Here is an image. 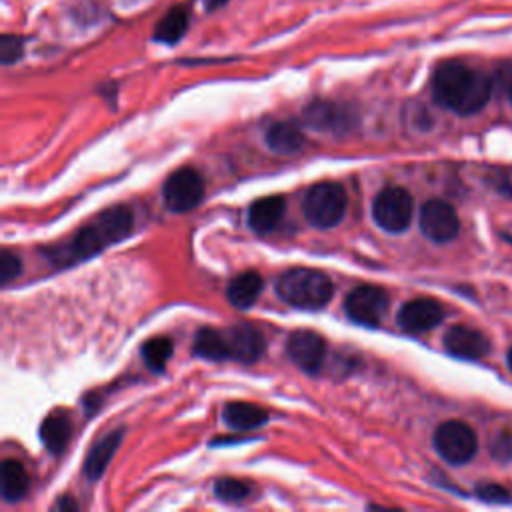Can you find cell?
<instances>
[{
    "label": "cell",
    "mask_w": 512,
    "mask_h": 512,
    "mask_svg": "<svg viewBox=\"0 0 512 512\" xmlns=\"http://www.w3.org/2000/svg\"><path fill=\"white\" fill-rule=\"evenodd\" d=\"M476 496L486 500V502H492V504H504V502H510V494L504 486L500 484H480L476 486Z\"/></svg>",
    "instance_id": "obj_28"
},
{
    "label": "cell",
    "mask_w": 512,
    "mask_h": 512,
    "mask_svg": "<svg viewBox=\"0 0 512 512\" xmlns=\"http://www.w3.org/2000/svg\"><path fill=\"white\" fill-rule=\"evenodd\" d=\"M286 200L282 196H264L250 204L248 226L258 234L272 232L284 216Z\"/></svg>",
    "instance_id": "obj_15"
},
{
    "label": "cell",
    "mask_w": 512,
    "mask_h": 512,
    "mask_svg": "<svg viewBox=\"0 0 512 512\" xmlns=\"http://www.w3.org/2000/svg\"><path fill=\"white\" fill-rule=\"evenodd\" d=\"M508 366H510V370H512V348H510V352H508Z\"/></svg>",
    "instance_id": "obj_32"
},
{
    "label": "cell",
    "mask_w": 512,
    "mask_h": 512,
    "mask_svg": "<svg viewBox=\"0 0 512 512\" xmlns=\"http://www.w3.org/2000/svg\"><path fill=\"white\" fill-rule=\"evenodd\" d=\"M188 28V16L182 8H172L168 14L160 18L154 30V40L164 42V44H174L178 42Z\"/></svg>",
    "instance_id": "obj_23"
},
{
    "label": "cell",
    "mask_w": 512,
    "mask_h": 512,
    "mask_svg": "<svg viewBox=\"0 0 512 512\" xmlns=\"http://www.w3.org/2000/svg\"><path fill=\"white\" fill-rule=\"evenodd\" d=\"M204 2V6H206V10H214V8H218V6H222V4H226L228 0H202Z\"/></svg>",
    "instance_id": "obj_30"
},
{
    "label": "cell",
    "mask_w": 512,
    "mask_h": 512,
    "mask_svg": "<svg viewBox=\"0 0 512 512\" xmlns=\"http://www.w3.org/2000/svg\"><path fill=\"white\" fill-rule=\"evenodd\" d=\"M224 340H226V354L228 360H236L242 364L256 362L264 352V336L250 324H236L230 328H224Z\"/></svg>",
    "instance_id": "obj_12"
},
{
    "label": "cell",
    "mask_w": 512,
    "mask_h": 512,
    "mask_svg": "<svg viewBox=\"0 0 512 512\" xmlns=\"http://www.w3.org/2000/svg\"><path fill=\"white\" fill-rule=\"evenodd\" d=\"M162 198L166 208L172 212L194 210L204 198V180L200 172L192 166H182L174 170L164 180Z\"/></svg>",
    "instance_id": "obj_7"
},
{
    "label": "cell",
    "mask_w": 512,
    "mask_h": 512,
    "mask_svg": "<svg viewBox=\"0 0 512 512\" xmlns=\"http://www.w3.org/2000/svg\"><path fill=\"white\" fill-rule=\"evenodd\" d=\"M414 214V200L408 190L400 186H388L380 190L372 202V218L386 232H404Z\"/></svg>",
    "instance_id": "obj_5"
},
{
    "label": "cell",
    "mask_w": 512,
    "mask_h": 512,
    "mask_svg": "<svg viewBox=\"0 0 512 512\" xmlns=\"http://www.w3.org/2000/svg\"><path fill=\"white\" fill-rule=\"evenodd\" d=\"M264 288V280L256 270H246L234 276L226 288V298L236 308H250Z\"/></svg>",
    "instance_id": "obj_16"
},
{
    "label": "cell",
    "mask_w": 512,
    "mask_h": 512,
    "mask_svg": "<svg viewBox=\"0 0 512 512\" xmlns=\"http://www.w3.org/2000/svg\"><path fill=\"white\" fill-rule=\"evenodd\" d=\"M304 120L314 130L334 132V134L350 130L352 126V116L346 108L334 102H324V100H316L310 106H306Z\"/></svg>",
    "instance_id": "obj_14"
},
{
    "label": "cell",
    "mask_w": 512,
    "mask_h": 512,
    "mask_svg": "<svg viewBox=\"0 0 512 512\" xmlns=\"http://www.w3.org/2000/svg\"><path fill=\"white\" fill-rule=\"evenodd\" d=\"M252 486L238 478H220L214 484V494L224 502H240L250 496Z\"/></svg>",
    "instance_id": "obj_25"
},
{
    "label": "cell",
    "mask_w": 512,
    "mask_h": 512,
    "mask_svg": "<svg viewBox=\"0 0 512 512\" xmlns=\"http://www.w3.org/2000/svg\"><path fill=\"white\" fill-rule=\"evenodd\" d=\"M492 94V80L462 64L444 62L434 70L432 96L442 106L456 114H474L486 106Z\"/></svg>",
    "instance_id": "obj_2"
},
{
    "label": "cell",
    "mask_w": 512,
    "mask_h": 512,
    "mask_svg": "<svg viewBox=\"0 0 512 512\" xmlns=\"http://www.w3.org/2000/svg\"><path fill=\"white\" fill-rule=\"evenodd\" d=\"M286 352L298 368L316 374L326 358V340L314 330H294L288 336Z\"/></svg>",
    "instance_id": "obj_10"
},
{
    "label": "cell",
    "mask_w": 512,
    "mask_h": 512,
    "mask_svg": "<svg viewBox=\"0 0 512 512\" xmlns=\"http://www.w3.org/2000/svg\"><path fill=\"white\" fill-rule=\"evenodd\" d=\"M388 302H390V298L382 288L362 284V286L354 288L352 292H348V296L344 300V312L356 324L376 326L382 320V316L386 314Z\"/></svg>",
    "instance_id": "obj_8"
},
{
    "label": "cell",
    "mask_w": 512,
    "mask_h": 512,
    "mask_svg": "<svg viewBox=\"0 0 512 512\" xmlns=\"http://www.w3.org/2000/svg\"><path fill=\"white\" fill-rule=\"evenodd\" d=\"M0 484H2V498L6 502L20 500L30 486V478L26 468L18 460H4L0 468Z\"/></svg>",
    "instance_id": "obj_21"
},
{
    "label": "cell",
    "mask_w": 512,
    "mask_h": 512,
    "mask_svg": "<svg viewBox=\"0 0 512 512\" xmlns=\"http://www.w3.org/2000/svg\"><path fill=\"white\" fill-rule=\"evenodd\" d=\"M172 340L170 338H164V336H156V338H150L148 342H144L142 346V358L146 362V366L154 372H162L166 362L170 360L172 356Z\"/></svg>",
    "instance_id": "obj_24"
},
{
    "label": "cell",
    "mask_w": 512,
    "mask_h": 512,
    "mask_svg": "<svg viewBox=\"0 0 512 512\" xmlns=\"http://www.w3.org/2000/svg\"><path fill=\"white\" fill-rule=\"evenodd\" d=\"M508 98H510V102H512V84H510V88H508Z\"/></svg>",
    "instance_id": "obj_33"
},
{
    "label": "cell",
    "mask_w": 512,
    "mask_h": 512,
    "mask_svg": "<svg viewBox=\"0 0 512 512\" xmlns=\"http://www.w3.org/2000/svg\"><path fill=\"white\" fill-rule=\"evenodd\" d=\"M120 440H122V430H116V432H110V434H106L104 438H100V440L88 450L86 460H84V476H86L88 480L94 482V480H98V478L104 474V470H106L110 458L114 456V452H116Z\"/></svg>",
    "instance_id": "obj_17"
},
{
    "label": "cell",
    "mask_w": 512,
    "mask_h": 512,
    "mask_svg": "<svg viewBox=\"0 0 512 512\" xmlns=\"http://www.w3.org/2000/svg\"><path fill=\"white\" fill-rule=\"evenodd\" d=\"M346 204V190L338 182H318L306 190L302 212L312 226L332 228L344 218Z\"/></svg>",
    "instance_id": "obj_4"
},
{
    "label": "cell",
    "mask_w": 512,
    "mask_h": 512,
    "mask_svg": "<svg viewBox=\"0 0 512 512\" xmlns=\"http://www.w3.org/2000/svg\"><path fill=\"white\" fill-rule=\"evenodd\" d=\"M22 56V40L16 36H8L4 34L0 40V60L2 64H12L16 60H20Z\"/></svg>",
    "instance_id": "obj_27"
},
{
    "label": "cell",
    "mask_w": 512,
    "mask_h": 512,
    "mask_svg": "<svg viewBox=\"0 0 512 512\" xmlns=\"http://www.w3.org/2000/svg\"><path fill=\"white\" fill-rule=\"evenodd\" d=\"M444 348L456 358L478 360L488 354L490 342L486 340V336L482 332H478L470 326L458 324V326H452L444 334Z\"/></svg>",
    "instance_id": "obj_13"
},
{
    "label": "cell",
    "mask_w": 512,
    "mask_h": 512,
    "mask_svg": "<svg viewBox=\"0 0 512 512\" xmlns=\"http://www.w3.org/2000/svg\"><path fill=\"white\" fill-rule=\"evenodd\" d=\"M54 508H76V504H74L72 500H68V498H60V500L54 504Z\"/></svg>",
    "instance_id": "obj_31"
},
{
    "label": "cell",
    "mask_w": 512,
    "mask_h": 512,
    "mask_svg": "<svg viewBox=\"0 0 512 512\" xmlns=\"http://www.w3.org/2000/svg\"><path fill=\"white\" fill-rule=\"evenodd\" d=\"M132 224L134 214L128 206H110L66 242L46 248V258L52 260L56 266L76 264L126 238L132 232Z\"/></svg>",
    "instance_id": "obj_1"
},
{
    "label": "cell",
    "mask_w": 512,
    "mask_h": 512,
    "mask_svg": "<svg viewBox=\"0 0 512 512\" xmlns=\"http://www.w3.org/2000/svg\"><path fill=\"white\" fill-rule=\"evenodd\" d=\"M22 270V262L16 254H12L10 250H2L0 252V284L6 286L10 284Z\"/></svg>",
    "instance_id": "obj_26"
},
{
    "label": "cell",
    "mask_w": 512,
    "mask_h": 512,
    "mask_svg": "<svg viewBox=\"0 0 512 512\" xmlns=\"http://www.w3.org/2000/svg\"><path fill=\"white\" fill-rule=\"evenodd\" d=\"M418 224H420L422 234L428 240L438 242V244L450 242L460 230V220H458V214L454 212V208L448 202L438 200V198L422 204Z\"/></svg>",
    "instance_id": "obj_9"
},
{
    "label": "cell",
    "mask_w": 512,
    "mask_h": 512,
    "mask_svg": "<svg viewBox=\"0 0 512 512\" xmlns=\"http://www.w3.org/2000/svg\"><path fill=\"white\" fill-rule=\"evenodd\" d=\"M444 318V308L434 298H412L398 312V324L404 332L420 334L438 326Z\"/></svg>",
    "instance_id": "obj_11"
},
{
    "label": "cell",
    "mask_w": 512,
    "mask_h": 512,
    "mask_svg": "<svg viewBox=\"0 0 512 512\" xmlns=\"http://www.w3.org/2000/svg\"><path fill=\"white\" fill-rule=\"evenodd\" d=\"M72 436V424L66 414H50L40 424V440L48 452L60 454Z\"/></svg>",
    "instance_id": "obj_20"
},
{
    "label": "cell",
    "mask_w": 512,
    "mask_h": 512,
    "mask_svg": "<svg viewBox=\"0 0 512 512\" xmlns=\"http://www.w3.org/2000/svg\"><path fill=\"white\" fill-rule=\"evenodd\" d=\"M434 448L450 464H466L478 450L476 432L460 420H446L434 430Z\"/></svg>",
    "instance_id": "obj_6"
},
{
    "label": "cell",
    "mask_w": 512,
    "mask_h": 512,
    "mask_svg": "<svg viewBox=\"0 0 512 512\" xmlns=\"http://www.w3.org/2000/svg\"><path fill=\"white\" fill-rule=\"evenodd\" d=\"M278 296L290 306L304 310H318L332 298V280L314 268H290L280 274L276 282Z\"/></svg>",
    "instance_id": "obj_3"
},
{
    "label": "cell",
    "mask_w": 512,
    "mask_h": 512,
    "mask_svg": "<svg viewBox=\"0 0 512 512\" xmlns=\"http://www.w3.org/2000/svg\"><path fill=\"white\" fill-rule=\"evenodd\" d=\"M192 350L196 356L206 358V360H228L224 330L200 328L194 336Z\"/></svg>",
    "instance_id": "obj_22"
},
{
    "label": "cell",
    "mask_w": 512,
    "mask_h": 512,
    "mask_svg": "<svg viewBox=\"0 0 512 512\" xmlns=\"http://www.w3.org/2000/svg\"><path fill=\"white\" fill-rule=\"evenodd\" d=\"M266 144L270 150H274L278 154H294L302 148L304 134H302L300 126L292 120L274 122L266 130Z\"/></svg>",
    "instance_id": "obj_18"
},
{
    "label": "cell",
    "mask_w": 512,
    "mask_h": 512,
    "mask_svg": "<svg viewBox=\"0 0 512 512\" xmlns=\"http://www.w3.org/2000/svg\"><path fill=\"white\" fill-rule=\"evenodd\" d=\"M224 422L232 430H252L268 422V412L252 402H228L224 406Z\"/></svg>",
    "instance_id": "obj_19"
},
{
    "label": "cell",
    "mask_w": 512,
    "mask_h": 512,
    "mask_svg": "<svg viewBox=\"0 0 512 512\" xmlns=\"http://www.w3.org/2000/svg\"><path fill=\"white\" fill-rule=\"evenodd\" d=\"M494 456H496L498 460H502V462L512 458V444H510L508 436H502V438L494 444Z\"/></svg>",
    "instance_id": "obj_29"
}]
</instances>
